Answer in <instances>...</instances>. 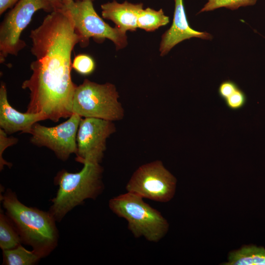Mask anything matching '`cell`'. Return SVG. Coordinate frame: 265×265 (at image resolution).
<instances>
[{
    "mask_svg": "<svg viewBox=\"0 0 265 265\" xmlns=\"http://www.w3.org/2000/svg\"><path fill=\"white\" fill-rule=\"evenodd\" d=\"M2 251V264L5 265H33L41 259L34 252L27 250L21 244Z\"/></svg>",
    "mask_w": 265,
    "mask_h": 265,
    "instance_id": "obj_17",
    "label": "cell"
},
{
    "mask_svg": "<svg viewBox=\"0 0 265 265\" xmlns=\"http://www.w3.org/2000/svg\"><path fill=\"white\" fill-rule=\"evenodd\" d=\"M194 37L211 40L212 36L206 31H199L192 28L187 20L183 0H175L172 24L161 36L159 49L160 55H166L178 43Z\"/></svg>",
    "mask_w": 265,
    "mask_h": 265,
    "instance_id": "obj_11",
    "label": "cell"
},
{
    "mask_svg": "<svg viewBox=\"0 0 265 265\" xmlns=\"http://www.w3.org/2000/svg\"><path fill=\"white\" fill-rule=\"evenodd\" d=\"M40 10L53 11L46 0H19L5 15L0 25V63L8 55L17 56L26 44L21 39L23 30L30 23L35 13Z\"/></svg>",
    "mask_w": 265,
    "mask_h": 265,
    "instance_id": "obj_7",
    "label": "cell"
},
{
    "mask_svg": "<svg viewBox=\"0 0 265 265\" xmlns=\"http://www.w3.org/2000/svg\"><path fill=\"white\" fill-rule=\"evenodd\" d=\"M29 38L35 60L30 65L31 76L21 86L30 92L26 112L43 113L54 122L70 117L77 86L71 75V55L80 38L69 12L63 8L50 13Z\"/></svg>",
    "mask_w": 265,
    "mask_h": 265,
    "instance_id": "obj_1",
    "label": "cell"
},
{
    "mask_svg": "<svg viewBox=\"0 0 265 265\" xmlns=\"http://www.w3.org/2000/svg\"><path fill=\"white\" fill-rule=\"evenodd\" d=\"M238 88L236 83L233 81L226 80L222 82L219 85L218 93L220 98L225 100Z\"/></svg>",
    "mask_w": 265,
    "mask_h": 265,
    "instance_id": "obj_22",
    "label": "cell"
},
{
    "mask_svg": "<svg viewBox=\"0 0 265 265\" xmlns=\"http://www.w3.org/2000/svg\"><path fill=\"white\" fill-rule=\"evenodd\" d=\"M18 139L13 136L8 137L7 134L2 129H0V170L1 171L4 165L10 168L12 163L6 161L3 158L2 155L4 150L9 146L16 144Z\"/></svg>",
    "mask_w": 265,
    "mask_h": 265,
    "instance_id": "obj_20",
    "label": "cell"
},
{
    "mask_svg": "<svg viewBox=\"0 0 265 265\" xmlns=\"http://www.w3.org/2000/svg\"><path fill=\"white\" fill-rule=\"evenodd\" d=\"M51 5L53 11L61 9L64 5L63 0H46Z\"/></svg>",
    "mask_w": 265,
    "mask_h": 265,
    "instance_id": "obj_24",
    "label": "cell"
},
{
    "mask_svg": "<svg viewBox=\"0 0 265 265\" xmlns=\"http://www.w3.org/2000/svg\"><path fill=\"white\" fill-rule=\"evenodd\" d=\"M176 183V178L162 162L156 160L140 166L129 180L126 189L144 199L164 203L173 197Z\"/></svg>",
    "mask_w": 265,
    "mask_h": 265,
    "instance_id": "obj_8",
    "label": "cell"
},
{
    "mask_svg": "<svg viewBox=\"0 0 265 265\" xmlns=\"http://www.w3.org/2000/svg\"><path fill=\"white\" fill-rule=\"evenodd\" d=\"M43 113L20 112L13 108L7 99L6 84L0 86V128L7 134L18 132L28 133L32 126L38 121L47 120Z\"/></svg>",
    "mask_w": 265,
    "mask_h": 265,
    "instance_id": "obj_12",
    "label": "cell"
},
{
    "mask_svg": "<svg viewBox=\"0 0 265 265\" xmlns=\"http://www.w3.org/2000/svg\"><path fill=\"white\" fill-rule=\"evenodd\" d=\"M115 131L113 121L81 118L77 134L76 161L83 164H100L106 149V140Z\"/></svg>",
    "mask_w": 265,
    "mask_h": 265,
    "instance_id": "obj_10",
    "label": "cell"
},
{
    "mask_svg": "<svg viewBox=\"0 0 265 265\" xmlns=\"http://www.w3.org/2000/svg\"><path fill=\"white\" fill-rule=\"evenodd\" d=\"M169 22V18L162 9L156 10L148 7L140 12L137 19V27L146 31H153Z\"/></svg>",
    "mask_w": 265,
    "mask_h": 265,
    "instance_id": "obj_16",
    "label": "cell"
},
{
    "mask_svg": "<svg viewBox=\"0 0 265 265\" xmlns=\"http://www.w3.org/2000/svg\"><path fill=\"white\" fill-rule=\"evenodd\" d=\"M119 97L113 84H99L86 79L76 87L72 112L81 117L119 121L124 117V110Z\"/></svg>",
    "mask_w": 265,
    "mask_h": 265,
    "instance_id": "obj_5",
    "label": "cell"
},
{
    "mask_svg": "<svg viewBox=\"0 0 265 265\" xmlns=\"http://www.w3.org/2000/svg\"><path fill=\"white\" fill-rule=\"evenodd\" d=\"M74 0H63V2H64V4H65Z\"/></svg>",
    "mask_w": 265,
    "mask_h": 265,
    "instance_id": "obj_25",
    "label": "cell"
},
{
    "mask_svg": "<svg viewBox=\"0 0 265 265\" xmlns=\"http://www.w3.org/2000/svg\"><path fill=\"white\" fill-rule=\"evenodd\" d=\"M19 0H0V15L7 9L12 8Z\"/></svg>",
    "mask_w": 265,
    "mask_h": 265,
    "instance_id": "obj_23",
    "label": "cell"
},
{
    "mask_svg": "<svg viewBox=\"0 0 265 265\" xmlns=\"http://www.w3.org/2000/svg\"><path fill=\"white\" fill-rule=\"evenodd\" d=\"M0 200L22 242L30 246L41 259L49 255L57 247L59 238L56 221L51 213L25 205L10 188L0 195Z\"/></svg>",
    "mask_w": 265,
    "mask_h": 265,
    "instance_id": "obj_2",
    "label": "cell"
},
{
    "mask_svg": "<svg viewBox=\"0 0 265 265\" xmlns=\"http://www.w3.org/2000/svg\"><path fill=\"white\" fill-rule=\"evenodd\" d=\"M257 0H207V2L198 13L212 11L225 7L230 10H236L240 7L252 6L256 4Z\"/></svg>",
    "mask_w": 265,
    "mask_h": 265,
    "instance_id": "obj_18",
    "label": "cell"
},
{
    "mask_svg": "<svg viewBox=\"0 0 265 265\" xmlns=\"http://www.w3.org/2000/svg\"><path fill=\"white\" fill-rule=\"evenodd\" d=\"M227 265H265V248L247 246L233 251L229 256Z\"/></svg>",
    "mask_w": 265,
    "mask_h": 265,
    "instance_id": "obj_14",
    "label": "cell"
},
{
    "mask_svg": "<svg viewBox=\"0 0 265 265\" xmlns=\"http://www.w3.org/2000/svg\"><path fill=\"white\" fill-rule=\"evenodd\" d=\"M72 67L81 75H88L94 71L95 63L90 55L86 54H80L74 58Z\"/></svg>",
    "mask_w": 265,
    "mask_h": 265,
    "instance_id": "obj_19",
    "label": "cell"
},
{
    "mask_svg": "<svg viewBox=\"0 0 265 265\" xmlns=\"http://www.w3.org/2000/svg\"><path fill=\"white\" fill-rule=\"evenodd\" d=\"M81 118L73 113L65 122L52 127L36 123L28 132L31 134L30 142L51 149L58 159L66 161L77 153V134Z\"/></svg>",
    "mask_w": 265,
    "mask_h": 265,
    "instance_id": "obj_9",
    "label": "cell"
},
{
    "mask_svg": "<svg viewBox=\"0 0 265 265\" xmlns=\"http://www.w3.org/2000/svg\"><path fill=\"white\" fill-rule=\"evenodd\" d=\"M22 242L20 236L15 225L0 209V247L2 250L14 248Z\"/></svg>",
    "mask_w": 265,
    "mask_h": 265,
    "instance_id": "obj_15",
    "label": "cell"
},
{
    "mask_svg": "<svg viewBox=\"0 0 265 265\" xmlns=\"http://www.w3.org/2000/svg\"><path fill=\"white\" fill-rule=\"evenodd\" d=\"M79 172L59 171L54 178L58 186L56 195L51 201L49 212L56 222H60L75 207L88 199L95 200L103 191L104 169L99 163H86Z\"/></svg>",
    "mask_w": 265,
    "mask_h": 265,
    "instance_id": "obj_3",
    "label": "cell"
},
{
    "mask_svg": "<svg viewBox=\"0 0 265 265\" xmlns=\"http://www.w3.org/2000/svg\"><path fill=\"white\" fill-rule=\"evenodd\" d=\"M143 3H132L125 1L119 3L113 0L101 5L103 18L112 21L115 26L121 31H135L137 27V19L143 9Z\"/></svg>",
    "mask_w": 265,
    "mask_h": 265,
    "instance_id": "obj_13",
    "label": "cell"
},
{
    "mask_svg": "<svg viewBox=\"0 0 265 265\" xmlns=\"http://www.w3.org/2000/svg\"><path fill=\"white\" fill-rule=\"evenodd\" d=\"M110 210L127 222L128 228L135 238H144L147 240L157 242L167 234V220L160 212L144 201V198L127 191L110 199Z\"/></svg>",
    "mask_w": 265,
    "mask_h": 265,
    "instance_id": "obj_4",
    "label": "cell"
},
{
    "mask_svg": "<svg viewBox=\"0 0 265 265\" xmlns=\"http://www.w3.org/2000/svg\"><path fill=\"white\" fill-rule=\"evenodd\" d=\"M224 101L226 105L229 108L233 110H237L245 106L247 98L244 92L238 88Z\"/></svg>",
    "mask_w": 265,
    "mask_h": 265,
    "instance_id": "obj_21",
    "label": "cell"
},
{
    "mask_svg": "<svg viewBox=\"0 0 265 265\" xmlns=\"http://www.w3.org/2000/svg\"><path fill=\"white\" fill-rule=\"evenodd\" d=\"M94 0H75L63 6L73 19L80 46L87 47L90 39L93 38L98 43L109 39L114 44L117 50L125 48L128 44L126 33L106 23L95 11Z\"/></svg>",
    "mask_w": 265,
    "mask_h": 265,
    "instance_id": "obj_6",
    "label": "cell"
}]
</instances>
